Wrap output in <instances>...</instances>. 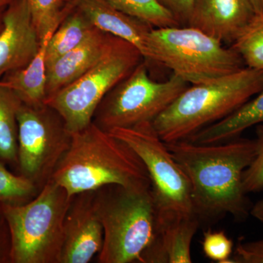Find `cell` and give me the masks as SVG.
Segmentation results:
<instances>
[{
    "label": "cell",
    "mask_w": 263,
    "mask_h": 263,
    "mask_svg": "<svg viewBox=\"0 0 263 263\" xmlns=\"http://www.w3.org/2000/svg\"><path fill=\"white\" fill-rule=\"evenodd\" d=\"M191 186L194 214L204 223L226 215L245 220L251 207L243 176L256 155L254 140L235 138L216 144L183 141L167 143Z\"/></svg>",
    "instance_id": "obj_1"
},
{
    "label": "cell",
    "mask_w": 263,
    "mask_h": 263,
    "mask_svg": "<svg viewBox=\"0 0 263 263\" xmlns=\"http://www.w3.org/2000/svg\"><path fill=\"white\" fill-rule=\"evenodd\" d=\"M51 179L70 197L110 184L152 187L146 167L136 152L93 122L72 133L70 146Z\"/></svg>",
    "instance_id": "obj_2"
},
{
    "label": "cell",
    "mask_w": 263,
    "mask_h": 263,
    "mask_svg": "<svg viewBox=\"0 0 263 263\" xmlns=\"http://www.w3.org/2000/svg\"><path fill=\"white\" fill-rule=\"evenodd\" d=\"M263 90V72L248 67L189 86L152 124L165 143L187 140L221 120Z\"/></svg>",
    "instance_id": "obj_3"
},
{
    "label": "cell",
    "mask_w": 263,
    "mask_h": 263,
    "mask_svg": "<svg viewBox=\"0 0 263 263\" xmlns=\"http://www.w3.org/2000/svg\"><path fill=\"white\" fill-rule=\"evenodd\" d=\"M95 205L103 228L100 263H141L157 233V206L152 187L110 184L95 190Z\"/></svg>",
    "instance_id": "obj_4"
},
{
    "label": "cell",
    "mask_w": 263,
    "mask_h": 263,
    "mask_svg": "<svg viewBox=\"0 0 263 263\" xmlns=\"http://www.w3.org/2000/svg\"><path fill=\"white\" fill-rule=\"evenodd\" d=\"M72 197L51 179L27 203H0L11 235V263H60Z\"/></svg>",
    "instance_id": "obj_5"
},
{
    "label": "cell",
    "mask_w": 263,
    "mask_h": 263,
    "mask_svg": "<svg viewBox=\"0 0 263 263\" xmlns=\"http://www.w3.org/2000/svg\"><path fill=\"white\" fill-rule=\"evenodd\" d=\"M151 65H163L189 84L220 79L246 67L234 48L189 26L153 28L148 37Z\"/></svg>",
    "instance_id": "obj_6"
},
{
    "label": "cell",
    "mask_w": 263,
    "mask_h": 263,
    "mask_svg": "<svg viewBox=\"0 0 263 263\" xmlns=\"http://www.w3.org/2000/svg\"><path fill=\"white\" fill-rule=\"evenodd\" d=\"M143 60L134 45L114 36L108 51L94 67L48 98L46 104L61 115L71 133L81 130L92 122L105 95Z\"/></svg>",
    "instance_id": "obj_7"
},
{
    "label": "cell",
    "mask_w": 263,
    "mask_h": 263,
    "mask_svg": "<svg viewBox=\"0 0 263 263\" xmlns=\"http://www.w3.org/2000/svg\"><path fill=\"white\" fill-rule=\"evenodd\" d=\"M189 86L174 73L162 82L153 80L143 60L105 95L92 122L107 132L153 122Z\"/></svg>",
    "instance_id": "obj_8"
},
{
    "label": "cell",
    "mask_w": 263,
    "mask_h": 263,
    "mask_svg": "<svg viewBox=\"0 0 263 263\" xmlns=\"http://www.w3.org/2000/svg\"><path fill=\"white\" fill-rule=\"evenodd\" d=\"M109 133L139 157L149 176L158 217L195 216L191 186L186 175L161 139L152 122L115 128Z\"/></svg>",
    "instance_id": "obj_9"
},
{
    "label": "cell",
    "mask_w": 263,
    "mask_h": 263,
    "mask_svg": "<svg viewBox=\"0 0 263 263\" xmlns=\"http://www.w3.org/2000/svg\"><path fill=\"white\" fill-rule=\"evenodd\" d=\"M18 123L17 174L41 190L68 150L72 133L61 115L47 104L31 106L22 103Z\"/></svg>",
    "instance_id": "obj_10"
},
{
    "label": "cell",
    "mask_w": 263,
    "mask_h": 263,
    "mask_svg": "<svg viewBox=\"0 0 263 263\" xmlns=\"http://www.w3.org/2000/svg\"><path fill=\"white\" fill-rule=\"evenodd\" d=\"M95 191L71 198L64 223L60 263H89L103 243V228L95 205Z\"/></svg>",
    "instance_id": "obj_11"
},
{
    "label": "cell",
    "mask_w": 263,
    "mask_h": 263,
    "mask_svg": "<svg viewBox=\"0 0 263 263\" xmlns=\"http://www.w3.org/2000/svg\"><path fill=\"white\" fill-rule=\"evenodd\" d=\"M3 23L0 32V79L28 65L41 43L27 0H13L7 5Z\"/></svg>",
    "instance_id": "obj_12"
},
{
    "label": "cell",
    "mask_w": 263,
    "mask_h": 263,
    "mask_svg": "<svg viewBox=\"0 0 263 263\" xmlns=\"http://www.w3.org/2000/svg\"><path fill=\"white\" fill-rule=\"evenodd\" d=\"M254 14L249 0H193L187 26L231 46Z\"/></svg>",
    "instance_id": "obj_13"
},
{
    "label": "cell",
    "mask_w": 263,
    "mask_h": 263,
    "mask_svg": "<svg viewBox=\"0 0 263 263\" xmlns=\"http://www.w3.org/2000/svg\"><path fill=\"white\" fill-rule=\"evenodd\" d=\"M114 35L98 28L79 46L47 67V99L86 73L108 51Z\"/></svg>",
    "instance_id": "obj_14"
},
{
    "label": "cell",
    "mask_w": 263,
    "mask_h": 263,
    "mask_svg": "<svg viewBox=\"0 0 263 263\" xmlns=\"http://www.w3.org/2000/svg\"><path fill=\"white\" fill-rule=\"evenodd\" d=\"M86 15L96 28L125 40L141 52L146 65H151L148 37L153 29L136 18L124 14L106 0H65Z\"/></svg>",
    "instance_id": "obj_15"
},
{
    "label": "cell",
    "mask_w": 263,
    "mask_h": 263,
    "mask_svg": "<svg viewBox=\"0 0 263 263\" xmlns=\"http://www.w3.org/2000/svg\"><path fill=\"white\" fill-rule=\"evenodd\" d=\"M196 216L160 219L155 240L142 255L141 263H190L191 246L200 228Z\"/></svg>",
    "instance_id": "obj_16"
},
{
    "label": "cell",
    "mask_w": 263,
    "mask_h": 263,
    "mask_svg": "<svg viewBox=\"0 0 263 263\" xmlns=\"http://www.w3.org/2000/svg\"><path fill=\"white\" fill-rule=\"evenodd\" d=\"M229 116L203 128L186 141L216 144L239 138L249 128L263 124V90Z\"/></svg>",
    "instance_id": "obj_17"
},
{
    "label": "cell",
    "mask_w": 263,
    "mask_h": 263,
    "mask_svg": "<svg viewBox=\"0 0 263 263\" xmlns=\"http://www.w3.org/2000/svg\"><path fill=\"white\" fill-rule=\"evenodd\" d=\"M51 35L41 41L37 55L28 65L8 72L0 79V85L13 90L26 105L39 106L46 104L47 99L46 49Z\"/></svg>",
    "instance_id": "obj_18"
},
{
    "label": "cell",
    "mask_w": 263,
    "mask_h": 263,
    "mask_svg": "<svg viewBox=\"0 0 263 263\" xmlns=\"http://www.w3.org/2000/svg\"><path fill=\"white\" fill-rule=\"evenodd\" d=\"M22 101L13 90L0 85V160L18 171V114Z\"/></svg>",
    "instance_id": "obj_19"
},
{
    "label": "cell",
    "mask_w": 263,
    "mask_h": 263,
    "mask_svg": "<svg viewBox=\"0 0 263 263\" xmlns=\"http://www.w3.org/2000/svg\"><path fill=\"white\" fill-rule=\"evenodd\" d=\"M95 29L84 13L72 7L48 41L46 49L47 67L79 46Z\"/></svg>",
    "instance_id": "obj_20"
},
{
    "label": "cell",
    "mask_w": 263,
    "mask_h": 263,
    "mask_svg": "<svg viewBox=\"0 0 263 263\" xmlns=\"http://www.w3.org/2000/svg\"><path fill=\"white\" fill-rule=\"evenodd\" d=\"M124 14L148 24L153 28L179 27L172 14L158 0H106Z\"/></svg>",
    "instance_id": "obj_21"
},
{
    "label": "cell",
    "mask_w": 263,
    "mask_h": 263,
    "mask_svg": "<svg viewBox=\"0 0 263 263\" xmlns=\"http://www.w3.org/2000/svg\"><path fill=\"white\" fill-rule=\"evenodd\" d=\"M230 46L239 53L246 67L263 72V14L255 13Z\"/></svg>",
    "instance_id": "obj_22"
},
{
    "label": "cell",
    "mask_w": 263,
    "mask_h": 263,
    "mask_svg": "<svg viewBox=\"0 0 263 263\" xmlns=\"http://www.w3.org/2000/svg\"><path fill=\"white\" fill-rule=\"evenodd\" d=\"M33 23L40 40L43 41L56 30L72 9L65 0H27Z\"/></svg>",
    "instance_id": "obj_23"
},
{
    "label": "cell",
    "mask_w": 263,
    "mask_h": 263,
    "mask_svg": "<svg viewBox=\"0 0 263 263\" xmlns=\"http://www.w3.org/2000/svg\"><path fill=\"white\" fill-rule=\"evenodd\" d=\"M41 191L32 181L8 171L0 160V203L19 205L27 203Z\"/></svg>",
    "instance_id": "obj_24"
},
{
    "label": "cell",
    "mask_w": 263,
    "mask_h": 263,
    "mask_svg": "<svg viewBox=\"0 0 263 263\" xmlns=\"http://www.w3.org/2000/svg\"><path fill=\"white\" fill-rule=\"evenodd\" d=\"M202 252L205 257L219 263L233 262V242L223 230L209 228L202 235Z\"/></svg>",
    "instance_id": "obj_25"
},
{
    "label": "cell",
    "mask_w": 263,
    "mask_h": 263,
    "mask_svg": "<svg viewBox=\"0 0 263 263\" xmlns=\"http://www.w3.org/2000/svg\"><path fill=\"white\" fill-rule=\"evenodd\" d=\"M256 155L243 176L246 193H259L263 190V124L256 126Z\"/></svg>",
    "instance_id": "obj_26"
},
{
    "label": "cell",
    "mask_w": 263,
    "mask_h": 263,
    "mask_svg": "<svg viewBox=\"0 0 263 263\" xmlns=\"http://www.w3.org/2000/svg\"><path fill=\"white\" fill-rule=\"evenodd\" d=\"M232 260L234 263H263V239L240 240Z\"/></svg>",
    "instance_id": "obj_27"
},
{
    "label": "cell",
    "mask_w": 263,
    "mask_h": 263,
    "mask_svg": "<svg viewBox=\"0 0 263 263\" xmlns=\"http://www.w3.org/2000/svg\"><path fill=\"white\" fill-rule=\"evenodd\" d=\"M180 26H187L193 0H158Z\"/></svg>",
    "instance_id": "obj_28"
},
{
    "label": "cell",
    "mask_w": 263,
    "mask_h": 263,
    "mask_svg": "<svg viewBox=\"0 0 263 263\" xmlns=\"http://www.w3.org/2000/svg\"><path fill=\"white\" fill-rule=\"evenodd\" d=\"M11 248L9 227L0 209V263H11Z\"/></svg>",
    "instance_id": "obj_29"
},
{
    "label": "cell",
    "mask_w": 263,
    "mask_h": 263,
    "mask_svg": "<svg viewBox=\"0 0 263 263\" xmlns=\"http://www.w3.org/2000/svg\"><path fill=\"white\" fill-rule=\"evenodd\" d=\"M250 214L257 220L263 223V199L251 208Z\"/></svg>",
    "instance_id": "obj_30"
},
{
    "label": "cell",
    "mask_w": 263,
    "mask_h": 263,
    "mask_svg": "<svg viewBox=\"0 0 263 263\" xmlns=\"http://www.w3.org/2000/svg\"><path fill=\"white\" fill-rule=\"evenodd\" d=\"M254 13L263 14V0H249Z\"/></svg>",
    "instance_id": "obj_31"
},
{
    "label": "cell",
    "mask_w": 263,
    "mask_h": 263,
    "mask_svg": "<svg viewBox=\"0 0 263 263\" xmlns=\"http://www.w3.org/2000/svg\"><path fill=\"white\" fill-rule=\"evenodd\" d=\"M5 8H6V6L0 8V32H1L3 25H4V23H3V18H4Z\"/></svg>",
    "instance_id": "obj_32"
},
{
    "label": "cell",
    "mask_w": 263,
    "mask_h": 263,
    "mask_svg": "<svg viewBox=\"0 0 263 263\" xmlns=\"http://www.w3.org/2000/svg\"><path fill=\"white\" fill-rule=\"evenodd\" d=\"M12 1H13V0H0V8L7 6V5H9Z\"/></svg>",
    "instance_id": "obj_33"
}]
</instances>
